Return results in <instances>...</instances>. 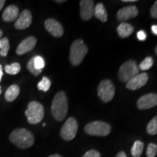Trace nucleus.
<instances>
[{"mask_svg": "<svg viewBox=\"0 0 157 157\" xmlns=\"http://www.w3.org/2000/svg\"><path fill=\"white\" fill-rule=\"evenodd\" d=\"M9 138L15 146L21 149L30 148L34 143L33 133L25 128H17L12 131Z\"/></svg>", "mask_w": 157, "mask_h": 157, "instance_id": "obj_1", "label": "nucleus"}, {"mask_svg": "<svg viewBox=\"0 0 157 157\" xmlns=\"http://www.w3.org/2000/svg\"><path fill=\"white\" fill-rule=\"evenodd\" d=\"M68 103L66 93L63 91H60L54 97L52 103V117L57 121H61L66 118L68 113Z\"/></svg>", "mask_w": 157, "mask_h": 157, "instance_id": "obj_2", "label": "nucleus"}, {"mask_svg": "<svg viewBox=\"0 0 157 157\" xmlns=\"http://www.w3.org/2000/svg\"><path fill=\"white\" fill-rule=\"evenodd\" d=\"M88 52V48L82 39H76L71 44L70 49V62L73 66H78L83 61Z\"/></svg>", "mask_w": 157, "mask_h": 157, "instance_id": "obj_3", "label": "nucleus"}, {"mask_svg": "<svg viewBox=\"0 0 157 157\" xmlns=\"http://www.w3.org/2000/svg\"><path fill=\"white\" fill-rule=\"evenodd\" d=\"M27 121L31 124H36L42 121L44 116V107L36 101H31L28 104V108L25 112Z\"/></svg>", "mask_w": 157, "mask_h": 157, "instance_id": "obj_4", "label": "nucleus"}, {"mask_svg": "<svg viewBox=\"0 0 157 157\" xmlns=\"http://www.w3.org/2000/svg\"><path fill=\"white\" fill-rule=\"evenodd\" d=\"M87 134L94 136L105 137L110 134L111 127L109 124L102 121H94L87 124L84 127Z\"/></svg>", "mask_w": 157, "mask_h": 157, "instance_id": "obj_5", "label": "nucleus"}, {"mask_svg": "<svg viewBox=\"0 0 157 157\" xmlns=\"http://www.w3.org/2000/svg\"><path fill=\"white\" fill-rule=\"evenodd\" d=\"M139 74V68L136 62L132 60H127L121 65L119 70V78L121 82H127Z\"/></svg>", "mask_w": 157, "mask_h": 157, "instance_id": "obj_6", "label": "nucleus"}, {"mask_svg": "<svg viewBox=\"0 0 157 157\" xmlns=\"http://www.w3.org/2000/svg\"><path fill=\"white\" fill-rule=\"evenodd\" d=\"M98 94L102 101L104 103H109L113 99L115 95L114 85L109 79L103 80L98 85Z\"/></svg>", "mask_w": 157, "mask_h": 157, "instance_id": "obj_7", "label": "nucleus"}, {"mask_svg": "<svg viewBox=\"0 0 157 157\" xmlns=\"http://www.w3.org/2000/svg\"><path fill=\"white\" fill-rule=\"evenodd\" d=\"M78 130V123L74 117L68 118L60 129V136L64 140L71 141L76 137Z\"/></svg>", "mask_w": 157, "mask_h": 157, "instance_id": "obj_8", "label": "nucleus"}, {"mask_svg": "<svg viewBox=\"0 0 157 157\" xmlns=\"http://www.w3.org/2000/svg\"><path fill=\"white\" fill-rule=\"evenodd\" d=\"M137 108L140 110L149 109L157 105V94L149 93L143 95L137 102Z\"/></svg>", "mask_w": 157, "mask_h": 157, "instance_id": "obj_9", "label": "nucleus"}, {"mask_svg": "<svg viewBox=\"0 0 157 157\" xmlns=\"http://www.w3.org/2000/svg\"><path fill=\"white\" fill-rule=\"evenodd\" d=\"M44 27L46 30L55 37H60L63 34L64 31L62 25L55 19H47L44 22Z\"/></svg>", "mask_w": 157, "mask_h": 157, "instance_id": "obj_10", "label": "nucleus"}, {"mask_svg": "<svg viewBox=\"0 0 157 157\" xmlns=\"http://www.w3.org/2000/svg\"><path fill=\"white\" fill-rule=\"evenodd\" d=\"M32 23V15L29 10H24L21 15H19L18 18L15 23V28L17 30H23L29 28Z\"/></svg>", "mask_w": 157, "mask_h": 157, "instance_id": "obj_11", "label": "nucleus"}, {"mask_svg": "<svg viewBox=\"0 0 157 157\" xmlns=\"http://www.w3.org/2000/svg\"><path fill=\"white\" fill-rule=\"evenodd\" d=\"M148 79V75L146 73L138 74L135 77L131 78L127 82L126 87L131 90H136L141 88L147 83Z\"/></svg>", "mask_w": 157, "mask_h": 157, "instance_id": "obj_12", "label": "nucleus"}, {"mask_svg": "<svg viewBox=\"0 0 157 157\" xmlns=\"http://www.w3.org/2000/svg\"><path fill=\"white\" fill-rule=\"evenodd\" d=\"M80 15L84 21H89L94 15V2L93 0L80 1Z\"/></svg>", "mask_w": 157, "mask_h": 157, "instance_id": "obj_13", "label": "nucleus"}, {"mask_svg": "<svg viewBox=\"0 0 157 157\" xmlns=\"http://www.w3.org/2000/svg\"><path fill=\"white\" fill-rule=\"evenodd\" d=\"M36 44V39L34 36H29L21 42L17 47L16 53L18 56H22L23 54L30 52L35 48Z\"/></svg>", "mask_w": 157, "mask_h": 157, "instance_id": "obj_14", "label": "nucleus"}, {"mask_svg": "<svg viewBox=\"0 0 157 157\" xmlns=\"http://www.w3.org/2000/svg\"><path fill=\"white\" fill-rule=\"evenodd\" d=\"M138 13V9L137 8L136 6H127V7H123L118 11L117 17L119 21H124L137 17Z\"/></svg>", "mask_w": 157, "mask_h": 157, "instance_id": "obj_15", "label": "nucleus"}, {"mask_svg": "<svg viewBox=\"0 0 157 157\" xmlns=\"http://www.w3.org/2000/svg\"><path fill=\"white\" fill-rule=\"evenodd\" d=\"M19 15V9L17 6L10 5L3 11L2 19L5 22H13L16 21Z\"/></svg>", "mask_w": 157, "mask_h": 157, "instance_id": "obj_16", "label": "nucleus"}, {"mask_svg": "<svg viewBox=\"0 0 157 157\" xmlns=\"http://www.w3.org/2000/svg\"><path fill=\"white\" fill-rule=\"evenodd\" d=\"M117 32L121 38H127L130 36L134 31V27L131 24L127 23H121L117 27Z\"/></svg>", "mask_w": 157, "mask_h": 157, "instance_id": "obj_17", "label": "nucleus"}, {"mask_svg": "<svg viewBox=\"0 0 157 157\" xmlns=\"http://www.w3.org/2000/svg\"><path fill=\"white\" fill-rule=\"evenodd\" d=\"M94 15L102 22H106L108 20L107 11L103 3H98L94 7Z\"/></svg>", "mask_w": 157, "mask_h": 157, "instance_id": "obj_18", "label": "nucleus"}, {"mask_svg": "<svg viewBox=\"0 0 157 157\" xmlns=\"http://www.w3.org/2000/svg\"><path fill=\"white\" fill-rule=\"evenodd\" d=\"M20 94V87L17 84H13L7 90L5 93V99L8 102H13L16 99Z\"/></svg>", "mask_w": 157, "mask_h": 157, "instance_id": "obj_19", "label": "nucleus"}, {"mask_svg": "<svg viewBox=\"0 0 157 157\" xmlns=\"http://www.w3.org/2000/svg\"><path fill=\"white\" fill-rule=\"evenodd\" d=\"M144 149V143L140 140H136L131 148V154L133 157H140Z\"/></svg>", "mask_w": 157, "mask_h": 157, "instance_id": "obj_20", "label": "nucleus"}, {"mask_svg": "<svg viewBox=\"0 0 157 157\" xmlns=\"http://www.w3.org/2000/svg\"><path fill=\"white\" fill-rule=\"evenodd\" d=\"M10 42L7 37L0 39V56L6 57L8 54L10 50Z\"/></svg>", "mask_w": 157, "mask_h": 157, "instance_id": "obj_21", "label": "nucleus"}, {"mask_svg": "<svg viewBox=\"0 0 157 157\" xmlns=\"http://www.w3.org/2000/svg\"><path fill=\"white\" fill-rule=\"evenodd\" d=\"M5 70L7 74H10V75H15L18 74L21 71V65L18 63H13L10 65L5 66Z\"/></svg>", "mask_w": 157, "mask_h": 157, "instance_id": "obj_22", "label": "nucleus"}, {"mask_svg": "<svg viewBox=\"0 0 157 157\" xmlns=\"http://www.w3.org/2000/svg\"><path fill=\"white\" fill-rule=\"evenodd\" d=\"M147 132L151 135H155L157 134V116L154 117L149 121L146 127Z\"/></svg>", "mask_w": 157, "mask_h": 157, "instance_id": "obj_23", "label": "nucleus"}, {"mask_svg": "<svg viewBox=\"0 0 157 157\" xmlns=\"http://www.w3.org/2000/svg\"><path fill=\"white\" fill-rule=\"evenodd\" d=\"M51 86V81L48 77L44 76L42 78V79L37 84V87L39 90H42V91L47 92L48 91L49 89L50 88Z\"/></svg>", "mask_w": 157, "mask_h": 157, "instance_id": "obj_24", "label": "nucleus"}, {"mask_svg": "<svg viewBox=\"0 0 157 157\" xmlns=\"http://www.w3.org/2000/svg\"><path fill=\"white\" fill-rule=\"evenodd\" d=\"M154 64V60L151 57H147L139 65V68L142 71H147L150 69Z\"/></svg>", "mask_w": 157, "mask_h": 157, "instance_id": "obj_25", "label": "nucleus"}, {"mask_svg": "<svg viewBox=\"0 0 157 157\" xmlns=\"http://www.w3.org/2000/svg\"><path fill=\"white\" fill-rule=\"evenodd\" d=\"M27 69L31 72V74H33V75L35 76H39V74H41V72H42V71L37 70L36 68H35L34 65V57L31 58L30 59V60L28 62V63H27Z\"/></svg>", "mask_w": 157, "mask_h": 157, "instance_id": "obj_26", "label": "nucleus"}, {"mask_svg": "<svg viewBox=\"0 0 157 157\" xmlns=\"http://www.w3.org/2000/svg\"><path fill=\"white\" fill-rule=\"evenodd\" d=\"M34 65L35 68L37 70L42 71L45 66V62L44 60L43 59L42 57L41 56H34Z\"/></svg>", "mask_w": 157, "mask_h": 157, "instance_id": "obj_27", "label": "nucleus"}, {"mask_svg": "<svg viewBox=\"0 0 157 157\" xmlns=\"http://www.w3.org/2000/svg\"><path fill=\"white\" fill-rule=\"evenodd\" d=\"M157 154V145L155 143H149L147 147V157H155Z\"/></svg>", "mask_w": 157, "mask_h": 157, "instance_id": "obj_28", "label": "nucleus"}, {"mask_svg": "<svg viewBox=\"0 0 157 157\" xmlns=\"http://www.w3.org/2000/svg\"><path fill=\"white\" fill-rule=\"evenodd\" d=\"M82 157H101V154L98 151L92 149V150H90L87 152H86Z\"/></svg>", "mask_w": 157, "mask_h": 157, "instance_id": "obj_29", "label": "nucleus"}, {"mask_svg": "<svg viewBox=\"0 0 157 157\" xmlns=\"http://www.w3.org/2000/svg\"><path fill=\"white\" fill-rule=\"evenodd\" d=\"M151 15L152 17L157 19V1L155 2L151 8Z\"/></svg>", "mask_w": 157, "mask_h": 157, "instance_id": "obj_30", "label": "nucleus"}, {"mask_svg": "<svg viewBox=\"0 0 157 157\" xmlns=\"http://www.w3.org/2000/svg\"><path fill=\"white\" fill-rule=\"evenodd\" d=\"M137 37L140 41H145L147 37V35L144 31H140L137 32Z\"/></svg>", "mask_w": 157, "mask_h": 157, "instance_id": "obj_31", "label": "nucleus"}, {"mask_svg": "<svg viewBox=\"0 0 157 157\" xmlns=\"http://www.w3.org/2000/svg\"><path fill=\"white\" fill-rule=\"evenodd\" d=\"M116 157H127V154H125V152L120 151V152L118 153V154H117V156H116Z\"/></svg>", "mask_w": 157, "mask_h": 157, "instance_id": "obj_32", "label": "nucleus"}, {"mask_svg": "<svg viewBox=\"0 0 157 157\" xmlns=\"http://www.w3.org/2000/svg\"><path fill=\"white\" fill-rule=\"evenodd\" d=\"M151 31L155 35H157V25H154L151 26Z\"/></svg>", "mask_w": 157, "mask_h": 157, "instance_id": "obj_33", "label": "nucleus"}, {"mask_svg": "<svg viewBox=\"0 0 157 157\" xmlns=\"http://www.w3.org/2000/svg\"><path fill=\"white\" fill-rule=\"evenodd\" d=\"M5 0H0V11L2 10V9L3 8L4 5H5Z\"/></svg>", "mask_w": 157, "mask_h": 157, "instance_id": "obj_34", "label": "nucleus"}, {"mask_svg": "<svg viewBox=\"0 0 157 157\" xmlns=\"http://www.w3.org/2000/svg\"><path fill=\"white\" fill-rule=\"evenodd\" d=\"M2 76H3L2 66V65H0V82H1V80H2Z\"/></svg>", "mask_w": 157, "mask_h": 157, "instance_id": "obj_35", "label": "nucleus"}, {"mask_svg": "<svg viewBox=\"0 0 157 157\" xmlns=\"http://www.w3.org/2000/svg\"><path fill=\"white\" fill-rule=\"evenodd\" d=\"M123 2H136V0H122Z\"/></svg>", "mask_w": 157, "mask_h": 157, "instance_id": "obj_36", "label": "nucleus"}, {"mask_svg": "<svg viewBox=\"0 0 157 157\" xmlns=\"http://www.w3.org/2000/svg\"><path fill=\"white\" fill-rule=\"evenodd\" d=\"M48 157H62L61 156H60V154H52V155H50V156Z\"/></svg>", "mask_w": 157, "mask_h": 157, "instance_id": "obj_37", "label": "nucleus"}, {"mask_svg": "<svg viewBox=\"0 0 157 157\" xmlns=\"http://www.w3.org/2000/svg\"><path fill=\"white\" fill-rule=\"evenodd\" d=\"M56 2H58V3H62V2H65V0H63V1H56Z\"/></svg>", "mask_w": 157, "mask_h": 157, "instance_id": "obj_38", "label": "nucleus"}, {"mask_svg": "<svg viewBox=\"0 0 157 157\" xmlns=\"http://www.w3.org/2000/svg\"><path fill=\"white\" fill-rule=\"evenodd\" d=\"M2 35H3V32H2V31L0 30V38H1V37L2 36Z\"/></svg>", "mask_w": 157, "mask_h": 157, "instance_id": "obj_39", "label": "nucleus"}, {"mask_svg": "<svg viewBox=\"0 0 157 157\" xmlns=\"http://www.w3.org/2000/svg\"><path fill=\"white\" fill-rule=\"evenodd\" d=\"M155 52H156V56H157V46L156 47V48H155Z\"/></svg>", "mask_w": 157, "mask_h": 157, "instance_id": "obj_40", "label": "nucleus"}, {"mask_svg": "<svg viewBox=\"0 0 157 157\" xmlns=\"http://www.w3.org/2000/svg\"><path fill=\"white\" fill-rule=\"evenodd\" d=\"M2 93V88H1V86H0V95H1Z\"/></svg>", "mask_w": 157, "mask_h": 157, "instance_id": "obj_41", "label": "nucleus"}, {"mask_svg": "<svg viewBox=\"0 0 157 157\" xmlns=\"http://www.w3.org/2000/svg\"><path fill=\"white\" fill-rule=\"evenodd\" d=\"M45 126H46V124L44 123V124H43V127H45Z\"/></svg>", "mask_w": 157, "mask_h": 157, "instance_id": "obj_42", "label": "nucleus"}]
</instances>
